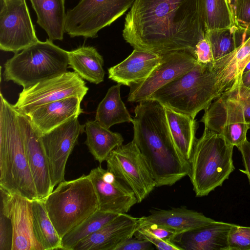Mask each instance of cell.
Instances as JSON below:
<instances>
[{
  "instance_id": "41",
  "label": "cell",
  "mask_w": 250,
  "mask_h": 250,
  "mask_svg": "<svg viewBox=\"0 0 250 250\" xmlns=\"http://www.w3.org/2000/svg\"><path fill=\"white\" fill-rule=\"evenodd\" d=\"M141 227L144 228L148 232L151 233L154 235L169 241H170L169 240L171 237L176 234L170 230L158 227L155 225H149Z\"/></svg>"
},
{
  "instance_id": "11",
  "label": "cell",
  "mask_w": 250,
  "mask_h": 250,
  "mask_svg": "<svg viewBox=\"0 0 250 250\" xmlns=\"http://www.w3.org/2000/svg\"><path fill=\"white\" fill-rule=\"evenodd\" d=\"M39 41L25 0H0V50L15 54Z\"/></svg>"
},
{
  "instance_id": "19",
  "label": "cell",
  "mask_w": 250,
  "mask_h": 250,
  "mask_svg": "<svg viewBox=\"0 0 250 250\" xmlns=\"http://www.w3.org/2000/svg\"><path fill=\"white\" fill-rule=\"evenodd\" d=\"M139 218L127 213L119 214L114 219L76 244L72 250H114L131 238L139 226Z\"/></svg>"
},
{
  "instance_id": "5",
  "label": "cell",
  "mask_w": 250,
  "mask_h": 250,
  "mask_svg": "<svg viewBox=\"0 0 250 250\" xmlns=\"http://www.w3.org/2000/svg\"><path fill=\"white\" fill-rule=\"evenodd\" d=\"M234 146L223 135L205 127L189 160L188 176L196 197L208 195L229 178L235 169Z\"/></svg>"
},
{
  "instance_id": "26",
  "label": "cell",
  "mask_w": 250,
  "mask_h": 250,
  "mask_svg": "<svg viewBox=\"0 0 250 250\" xmlns=\"http://www.w3.org/2000/svg\"><path fill=\"white\" fill-rule=\"evenodd\" d=\"M69 67L83 79L97 84L104 80V59L96 48L82 46L68 51Z\"/></svg>"
},
{
  "instance_id": "2",
  "label": "cell",
  "mask_w": 250,
  "mask_h": 250,
  "mask_svg": "<svg viewBox=\"0 0 250 250\" xmlns=\"http://www.w3.org/2000/svg\"><path fill=\"white\" fill-rule=\"evenodd\" d=\"M133 141L144 156L156 187L171 186L188 176L190 164L183 159L173 143L165 107L149 99L134 110Z\"/></svg>"
},
{
  "instance_id": "44",
  "label": "cell",
  "mask_w": 250,
  "mask_h": 250,
  "mask_svg": "<svg viewBox=\"0 0 250 250\" xmlns=\"http://www.w3.org/2000/svg\"><path fill=\"white\" fill-rule=\"evenodd\" d=\"M250 70V62L248 63V64L245 67L244 70L243 71V73H246Z\"/></svg>"
},
{
  "instance_id": "33",
  "label": "cell",
  "mask_w": 250,
  "mask_h": 250,
  "mask_svg": "<svg viewBox=\"0 0 250 250\" xmlns=\"http://www.w3.org/2000/svg\"><path fill=\"white\" fill-rule=\"evenodd\" d=\"M228 244L229 250H250V227L233 224Z\"/></svg>"
},
{
  "instance_id": "32",
  "label": "cell",
  "mask_w": 250,
  "mask_h": 250,
  "mask_svg": "<svg viewBox=\"0 0 250 250\" xmlns=\"http://www.w3.org/2000/svg\"><path fill=\"white\" fill-rule=\"evenodd\" d=\"M205 31L235 25L228 0H200Z\"/></svg>"
},
{
  "instance_id": "38",
  "label": "cell",
  "mask_w": 250,
  "mask_h": 250,
  "mask_svg": "<svg viewBox=\"0 0 250 250\" xmlns=\"http://www.w3.org/2000/svg\"><path fill=\"white\" fill-rule=\"evenodd\" d=\"M194 54L197 61L201 64H213L214 62L211 46L205 36L196 44Z\"/></svg>"
},
{
  "instance_id": "43",
  "label": "cell",
  "mask_w": 250,
  "mask_h": 250,
  "mask_svg": "<svg viewBox=\"0 0 250 250\" xmlns=\"http://www.w3.org/2000/svg\"><path fill=\"white\" fill-rule=\"evenodd\" d=\"M229 5V7L233 15L234 21L235 8L236 0H228Z\"/></svg>"
},
{
  "instance_id": "45",
  "label": "cell",
  "mask_w": 250,
  "mask_h": 250,
  "mask_svg": "<svg viewBox=\"0 0 250 250\" xmlns=\"http://www.w3.org/2000/svg\"><path fill=\"white\" fill-rule=\"evenodd\" d=\"M0 0L3 1H6L9 0Z\"/></svg>"
},
{
  "instance_id": "8",
  "label": "cell",
  "mask_w": 250,
  "mask_h": 250,
  "mask_svg": "<svg viewBox=\"0 0 250 250\" xmlns=\"http://www.w3.org/2000/svg\"><path fill=\"white\" fill-rule=\"evenodd\" d=\"M135 0H81L66 12L65 32L71 38H95L131 7Z\"/></svg>"
},
{
  "instance_id": "7",
  "label": "cell",
  "mask_w": 250,
  "mask_h": 250,
  "mask_svg": "<svg viewBox=\"0 0 250 250\" xmlns=\"http://www.w3.org/2000/svg\"><path fill=\"white\" fill-rule=\"evenodd\" d=\"M68 62V51L49 39L39 41L6 61L3 77L26 88L65 72Z\"/></svg>"
},
{
  "instance_id": "9",
  "label": "cell",
  "mask_w": 250,
  "mask_h": 250,
  "mask_svg": "<svg viewBox=\"0 0 250 250\" xmlns=\"http://www.w3.org/2000/svg\"><path fill=\"white\" fill-rule=\"evenodd\" d=\"M105 161L107 169L133 191L138 203L156 187L148 164L133 140L114 149Z\"/></svg>"
},
{
  "instance_id": "17",
  "label": "cell",
  "mask_w": 250,
  "mask_h": 250,
  "mask_svg": "<svg viewBox=\"0 0 250 250\" xmlns=\"http://www.w3.org/2000/svg\"><path fill=\"white\" fill-rule=\"evenodd\" d=\"M89 175L97 194L99 210L127 213L138 203L133 191L107 169L100 166L91 169Z\"/></svg>"
},
{
  "instance_id": "31",
  "label": "cell",
  "mask_w": 250,
  "mask_h": 250,
  "mask_svg": "<svg viewBox=\"0 0 250 250\" xmlns=\"http://www.w3.org/2000/svg\"><path fill=\"white\" fill-rule=\"evenodd\" d=\"M118 215L99 209L96 211L62 238V250H72L79 242L98 230Z\"/></svg>"
},
{
  "instance_id": "28",
  "label": "cell",
  "mask_w": 250,
  "mask_h": 250,
  "mask_svg": "<svg viewBox=\"0 0 250 250\" xmlns=\"http://www.w3.org/2000/svg\"><path fill=\"white\" fill-rule=\"evenodd\" d=\"M120 87L121 84L118 83L110 87L96 110L95 120L107 128L116 124L132 123L133 121L122 100Z\"/></svg>"
},
{
  "instance_id": "23",
  "label": "cell",
  "mask_w": 250,
  "mask_h": 250,
  "mask_svg": "<svg viewBox=\"0 0 250 250\" xmlns=\"http://www.w3.org/2000/svg\"><path fill=\"white\" fill-rule=\"evenodd\" d=\"M249 28V35L241 44L213 64L217 84L223 93L240 81L245 67L250 62V27Z\"/></svg>"
},
{
  "instance_id": "1",
  "label": "cell",
  "mask_w": 250,
  "mask_h": 250,
  "mask_svg": "<svg viewBox=\"0 0 250 250\" xmlns=\"http://www.w3.org/2000/svg\"><path fill=\"white\" fill-rule=\"evenodd\" d=\"M122 35L134 49L159 55L179 50L194 54L205 36L200 0H135Z\"/></svg>"
},
{
  "instance_id": "20",
  "label": "cell",
  "mask_w": 250,
  "mask_h": 250,
  "mask_svg": "<svg viewBox=\"0 0 250 250\" xmlns=\"http://www.w3.org/2000/svg\"><path fill=\"white\" fill-rule=\"evenodd\" d=\"M161 59V55L134 49L125 59L108 69V78L121 85L131 87L146 79Z\"/></svg>"
},
{
  "instance_id": "18",
  "label": "cell",
  "mask_w": 250,
  "mask_h": 250,
  "mask_svg": "<svg viewBox=\"0 0 250 250\" xmlns=\"http://www.w3.org/2000/svg\"><path fill=\"white\" fill-rule=\"evenodd\" d=\"M233 224L214 221L206 225L173 235L170 242L180 250H229Z\"/></svg>"
},
{
  "instance_id": "24",
  "label": "cell",
  "mask_w": 250,
  "mask_h": 250,
  "mask_svg": "<svg viewBox=\"0 0 250 250\" xmlns=\"http://www.w3.org/2000/svg\"><path fill=\"white\" fill-rule=\"evenodd\" d=\"M166 117L175 148L184 160L189 163L197 140L198 124L195 118L165 107Z\"/></svg>"
},
{
  "instance_id": "35",
  "label": "cell",
  "mask_w": 250,
  "mask_h": 250,
  "mask_svg": "<svg viewBox=\"0 0 250 250\" xmlns=\"http://www.w3.org/2000/svg\"><path fill=\"white\" fill-rule=\"evenodd\" d=\"M234 23L244 30L250 27V0H236Z\"/></svg>"
},
{
  "instance_id": "34",
  "label": "cell",
  "mask_w": 250,
  "mask_h": 250,
  "mask_svg": "<svg viewBox=\"0 0 250 250\" xmlns=\"http://www.w3.org/2000/svg\"><path fill=\"white\" fill-rule=\"evenodd\" d=\"M237 100L241 104L247 122L250 125V88L245 87L237 81L227 91L225 92Z\"/></svg>"
},
{
  "instance_id": "27",
  "label": "cell",
  "mask_w": 250,
  "mask_h": 250,
  "mask_svg": "<svg viewBox=\"0 0 250 250\" xmlns=\"http://www.w3.org/2000/svg\"><path fill=\"white\" fill-rule=\"evenodd\" d=\"M84 126L86 135L85 144L100 164L106 161L114 149L123 145L124 138L120 133L111 131L96 120L87 121Z\"/></svg>"
},
{
  "instance_id": "6",
  "label": "cell",
  "mask_w": 250,
  "mask_h": 250,
  "mask_svg": "<svg viewBox=\"0 0 250 250\" xmlns=\"http://www.w3.org/2000/svg\"><path fill=\"white\" fill-rule=\"evenodd\" d=\"M42 199L61 239L99 209L97 194L89 174L61 182Z\"/></svg>"
},
{
  "instance_id": "29",
  "label": "cell",
  "mask_w": 250,
  "mask_h": 250,
  "mask_svg": "<svg viewBox=\"0 0 250 250\" xmlns=\"http://www.w3.org/2000/svg\"><path fill=\"white\" fill-rule=\"evenodd\" d=\"M249 33V29L244 30L236 25L205 31V37L211 46L214 61L234 51L245 40Z\"/></svg>"
},
{
  "instance_id": "10",
  "label": "cell",
  "mask_w": 250,
  "mask_h": 250,
  "mask_svg": "<svg viewBox=\"0 0 250 250\" xmlns=\"http://www.w3.org/2000/svg\"><path fill=\"white\" fill-rule=\"evenodd\" d=\"M88 90L83 79L75 72L67 71L23 88L14 106L26 114L44 104L69 97H77L82 101Z\"/></svg>"
},
{
  "instance_id": "40",
  "label": "cell",
  "mask_w": 250,
  "mask_h": 250,
  "mask_svg": "<svg viewBox=\"0 0 250 250\" xmlns=\"http://www.w3.org/2000/svg\"><path fill=\"white\" fill-rule=\"evenodd\" d=\"M237 147L242 155L245 169L240 170L247 175L250 184V142L247 139Z\"/></svg>"
},
{
  "instance_id": "25",
  "label": "cell",
  "mask_w": 250,
  "mask_h": 250,
  "mask_svg": "<svg viewBox=\"0 0 250 250\" xmlns=\"http://www.w3.org/2000/svg\"><path fill=\"white\" fill-rule=\"evenodd\" d=\"M37 16V23L52 41H62L66 13L65 0H29Z\"/></svg>"
},
{
  "instance_id": "13",
  "label": "cell",
  "mask_w": 250,
  "mask_h": 250,
  "mask_svg": "<svg viewBox=\"0 0 250 250\" xmlns=\"http://www.w3.org/2000/svg\"><path fill=\"white\" fill-rule=\"evenodd\" d=\"M78 117L74 116L45 133H39L47 158L53 188L65 181L68 158L77 144L80 135L84 131V125L80 123Z\"/></svg>"
},
{
  "instance_id": "15",
  "label": "cell",
  "mask_w": 250,
  "mask_h": 250,
  "mask_svg": "<svg viewBox=\"0 0 250 250\" xmlns=\"http://www.w3.org/2000/svg\"><path fill=\"white\" fill-rule=\"evenodd\" d=\"M0 189V212L10 220L12 229L11 250H43L33 223L32 200Z\"/></svg>"
},
{
  "instance_id": "3",
  "label": "cell",
  "mask_w": 250,
  "mask_h": 250,
  "mask_svg": "<svg viewBox=\"0 0 250 250\" xmlns=\"http://www.w3.org/2000/svg\"><path fill=\"white\" fill-rule=\"evenodd\" d=\"M0 188L31 200L39 199L17 116V109L0 95Z\"/></svg>"
},
{
  "instance_id": "4",
  "label": "cell",
  "mask_w": 250,
  "mask_h": 250,
  "mask_svg": "<svg viewBox=\"0 0 250 250\" xmlns=\"http://www.w3.org/2000/svg\"><path fill=\"white\" fill-rule=\"evenodd\" d=\"M222 94L213 64L198 62L188 72L157 90L149 99L195 118Z\"/></svg>"
},
{
  "instance_id": "14",
  "label": "cell",
  "mask_w": 250,
  "mask_h": 250,
  "mask_svg": "<svg viewBox=\"0 0 250 250\" xmlns=\"http://www.w3.org/2000/svg\"><path fill=\"white\" fill-rule=\"evenodd\" d=\"M161 61L144 81L131 86L127 100L139 103L149 99L157 90L187 73L199 62L192 53L179 50L161 55Z\"/></svg>"
},
{
  "instance_id": "30",
  "label": "cell",
  "mask_w": 250,
  "mask_h": 250,
  "mask_svg": "<svg viewBox=\"0 0 250 250\" xmlns=\"http://www.w3.org/2000/svg\"><path fill=\"white\" fill-rule=\"evenodd\" d=\"M34 229L43 250H62L60 237L45 207L43 199L32 200Z\"/></svg>"
},
{
  "instance_id": "22",
  "label": "cell",
  "mask_w": 250,
  "mask_h": 250,
  "mask_svg": "<svg viewBox=\"0 0 250 250\" xmlns=\"http://www.w3.org/2000/svg\"><path fill=\"white\" fill-rule=\"evenodd\" d=\"M80 99L69 97L42 105L26 115L41 134L51 131L83 112Z\"/></svg>"
},
{
  "instance_id": "42",
  "label": "cell",
  "mask_w": 250,
  "mask_h": 250,
  "mask_svg": "<svg viewBox=\"0 0 250 250\" xmlns=\"http://www.w3.org/2000/svg\"><path fill=\"white\" fill-rule=\"evenodd\" d=\"M239 82L245 87L250 88V70L242 74Z\"/></svg>"
},
{
  "instance_id": "21",
  "label": "cell",
  "mask_w": 250,
  "mask_h": 250,
  "mask_svg": "<svg viewBox=\"0 0 250 250\" xmlns=\"http://www.w3.org/2000/svg\"><path fill=\"white\" fill-rule=\"evenodd\" d=\"M139 226L155 225L176 234L206 225L214 220L202 213L181 207L151 210L149 215L139 218Z\"/></svg>"
},
{
  "instance_id": "12",
  "label": "cell",
  "mask_w": 250,
  "mask_h": 250,
  "mask_svg": "<svg viewBox=\"0 0 250 250\" xmlns=\"http://www.w3.org/2000/svg\"><path fill=\"white\" fill-rule=\"evenodd\" d=\"M200 122L205 127L223 135L236 147L247 140L250 128L240 103L225 92L205 110Z\"/></svg>"
},
{
  "instance_id": "36",
  "label": "cell",
  "mask_w": 250,
  "mask_h": 250,
  "mask_svg": "<svg viewBox=\"0 0 250 250\" xmlns=\"http://www.w3.org/2000/svg\"><path fill=\"white\" fill-rule=\"evenodd\" d=\"M134 236L138 239L149 241L159 250H180L179 248L170 241L159 238L140 226L135 232Z\"/></svg>"
},
{
  "instance_id": "16",
  "label": "cell",
  "mask_w": 250,
  "mask_h": 250,
  "mask_svg": "<svg viewBox=\"0 0 250 250\" xmlns=\"http://www.w3.org/2000/svg\"><path fill=\"white\" fill-rule=\"evenodd\" d=\"M17 116L25 154L39 199L53 190L47 158L40 134L29 117L17 109Z\"/></svg>"
},
{
  "instance_id": "39",
  "label": "cell",
  "mask_w": 250,
  "mask_h": 250,
  "mask_svg": "<svg viewBox=\"0 0 250 250\" xmlns=\"http://www.w3.org/2000/svg\"><path fill=\"white\" fill-rule=\"evenodd\" d=\"M153 246L147 240L131 237L119 244L114 250H152L154 249Z\"/></svg>"
},
{
  "instance_id": "37",
  "label": "cell",
  "mask_w": 250,
  "mask_h": 250,
  "mask_svg": "<svg viewBox=\"0 0 250 250\" xmlns=\"http://www.w3.org/2000/svg\"><path fill=\"white\" fill-rule=\"evenodd\" d=\"M0 250H11L12 229L9 219L0 212Z\"/></svg>"
}]
</instances>
